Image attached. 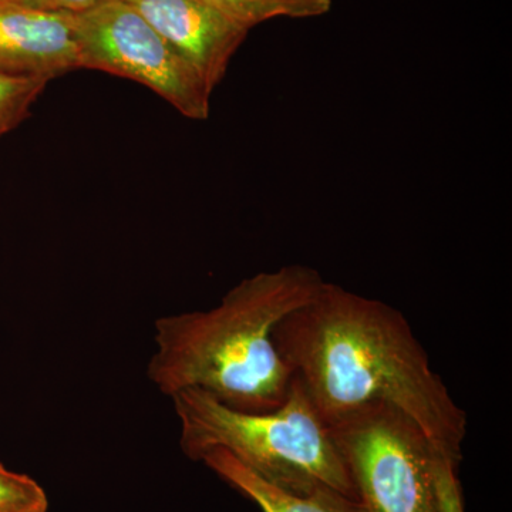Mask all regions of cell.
<instances>
[{"mask_svg":"<svg viewBox=\"0 0 512 512\" xmlns=\"http://www.w3.org/2000/svg\"><path fill=\"white\" fill-rule=\"evenodd\" d=\"M82 69L150 87L191 120L210 117L212 90L126 0H100L74 15Z\"/></svg>","mask_w":512,"mask_h":512,"instance_id":"obj_5","label":"cell"},{"mask_svg":"<svg viewBox=\"0 0 512 512\" xmlns=\"http://www.w3.org/2000/svg\"><path fill=\"white\" fill-rule=\"evenodd\" d=\"M248 32L269 20L313 19L328 15L333 0H204Z\"/></svg>","mask_w":512,"mask_h":512,"instance_id":"obj_9","label":"cell"},{"mask_svg":"<svg viewBox=\"0 0 512 512\" xmlns=\"http://www.w3.org/2000/svg\"><path fill=\"white\" fill-rule=\"evenodd\" d=\"M274 339L326 424L367 404H390L461 463L466 413L393 306L323 282L311 301L279 322Z\"/></svg>","mask_w":512,"mask_h":512,"instance_id":"obj_1","label":"cell"},{"mask_svg":"<svg viewBox=\"0 0 512 512\" xmlns=\"http://www.w3.org/2000/svg\"><path fill=\"white\" fill-rule=\"evenodd\" d=\"M49 497L35 478L0 464V512H47Z\"/></svg>","mask_w":512,"mask_h":512,"instance_id":"obj_11","label":"cell"},{"mask_svg":"<svg viewBox=\"0 0 512 512\" xmlns=\"http://www.w3.org/2000/svg\"><path fill=\"white\" fill-rule=\"evenodd\" d=\"M171 400L180 421V447L190 460L224 450L288 493L333 490L356 501L329 426L295 377L285 402L271 412L229 409L195 389Z\"/></svg>","mask_w":512,"mask_h":512,"instance_id":"obj_3","label":"cell"},{"mask_svg":"<svg viewBox=\"0 0 512 512\" xmlns=\"http://www.w3.org/2000/svg\"><path fill=\"white\" fill-rule=\"evenodd\" d=\"M6 2L15 3V5L26 6L37 10H45V12L77 13L86 12L100 0H6Z\"/></svg>","mask_w":512,"mask_h":512,"instance_id":"obj_13","label":"cell"},{"mask_svg":"<svg viewBox=\"0 0 512 512\" xmlns=\"http://www.w3.org/2000/svg\"><path fill=\"white\" fill-rule=\"evenodd\" d=\"M458 467L460 464L454 463L446 454H437L434 461V476H436L440 512H466L463 491L458 480Z\"/></svg>","mask_w":512,"mask_h":512,"instance_id":"obj_12","label":"cell"},{"mask_svg":"<svg viewBox=\"0 0 512 512\" xmlns=\"http://www.w3.org/2000/svg\"><path fill=\"white\" fill-rule=\"evenodd\" d=\"M212 473L258 505L262 512H362L355 500L333 490L308 495L288 493L256 476L224 450H212L201 458Z\"/></svg>","mask_w":512,"mask_h":512,"instance_id":"obj_8","label":"cell"},{"mask_svg":"<svg viewBox=\"0 0 512 512\" xmlns=\"http://www.w3.org/2000/svg\"><path fill=\"white\" fill-rule=\"evenodd\" d=\"M323 282L316 269L285 265L239 282L210 311L158 318L148 379L168 397L195 389L239 412L278 409L293 373L276 348L275 328Z\"/></svg>","mask_w":512,"mask_h":512,"instance_id":"obj_2","label":"cell"},{"mask_svg":"<svg viewBox=\"0 0 512 512\" xmlns=\"http://www.w3.org/2000/svg\"><path fill=\"white\" fill-rule=\"evenodd\" d=\"M328 426L362 512H440L434 461L441 451L412 417L375 403Z\"/></svg>","mask_w":512,"mask_h":512,"instance_id":"obj_4","label":"cell"},{"mask_svg":"<svg viewBox=\"0 0 512 512\" xmlns=\"http://www.w3.org/2000/svg\"><path fill=\"white\" fill-rule=\"evenodd\" d=\"M82 69L74 15L0 0V72L50 82Z\"/></svg>","mask_w":512,"mask_h":512,"instance_id":"obj_7","label":"cell"},{"mask_svg":"<svg viewBox=\"0 0 512 512\" xmlns=\"http://www.w3.org/2000/svg\"><path fill=\"white\" fill-rule=\"evenodd\" d=\"M47 80L39 77L13 76L0 72V137L19 126L37 97L46 89Z\"/></svg>","mask_w":512,"mask_h":512,"instance_id":"obj_10","label":"cell"},{"mask_svg":"<svg viewBox=\"0 0 512 512\" xmlns=\"http://www.w3.org/2000/svg\"><path fill=\"white\" fill-rule=\"evenodd\" d=\"M214 92L248 30L204 0H126Z\"/></svg>","mask_w":512,"mask_h":512,"instance_id":"obj_6","label":"cell"}]
</instances>
